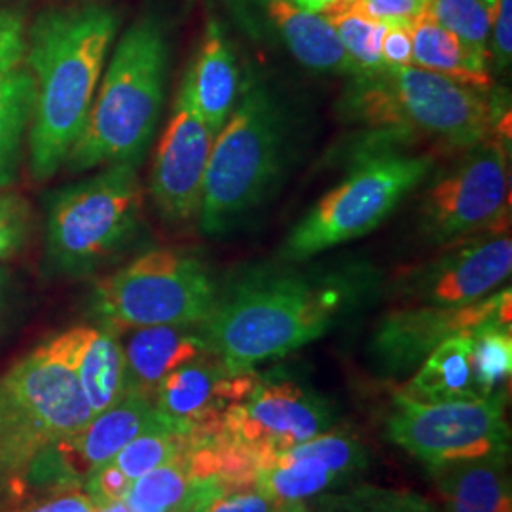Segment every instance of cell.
Listing matches in <instances>:
<instances>
[{"label": "cell", "instance_id": "2", "mask_svg": "<svg viewBox=\"0 0 512 512\" xmlns=\"http://www.w3.org/2000/svg\"><path fill=\"white\" fill-rule=\"evenodd\" d=\"M116 10L97 0L46 8L29 23L25 69L33 80L29 171L50 181L88 122L118 33Z\"/></svg>", "mask_w": 512, "mask_h": 512}, {"label": "cell", "instance_id": "18", "mask_svg": "<svg viewBox=\"0 0 512 512\" xmlns=\"http://www.w3.org/2000/svg\"><path fill=\"white\" fill-rule=\"evenodd\" d=\"M124 366L126 393L152 399L158 385L175 368L213 353L200 325H162L118 332Z\"/></svg>", "mask_w": 512, "mask_h": 512}, {"label": "cell", "instance_id": "17", "mask_svg": "<svg viewBox=\"0 0 512 512\" xmlns=\"http://www.w3.org/2000/svg\"><path fill=\"white\" fill-rule=\"evenodd\" d=\"M370 465L365 442L332 427L281 454L255 461V488L268 499H313L346 486Z\"/></svg>", "mask_w": 512, "mask_h": 512}, {"label": "cell", "instance_id": "20", "mask_svg": "<svg viewBox=\"0 0 512 512\" xmlns=\"http://www.w3.org/2000/svg\"><path fill=\"white\" fill-rule=\"evenodd\" d=\"M196 107L217 135L236 107L243 76L232 44L217 21H209L200 50L188 67Z\"/></svg>", "mask_w": 512, "mask_h": 512}, {"label": "cell", "instance_id": "29", "mask_svg": "<svg viewBox=\"0 0 512 512\" xmlns=\"http://www.w3.org/2000/svg\"><path fill=\"white\" fill-rule=\"evenodd\" d=\"M184 450L177 458L135 480L126 497L128 505L154 512L181 511L196 484L190 475Z\"/></svg>", "mask_w": 512, "mask_h": 512}, {"label": "cell", "instance_id": "16", "mask_svg": "<svg viewBox=\"0 0 512 512\" xmlns=\"http://www.w3.org/2000/svg\"><path fill=\"white\" fill-rule=\"evenodd\" d=\"M258 372L232 370L215 353L202 355L169 372L158 385L152 403L158 418L190 440L220 433L226 414L243 403L256 384Z\"/></svg>", "mask_w": 512, "mask_h": 512}, {"label": "cell", "instance_id": "31", "mask_svg": "<svg viewBox=\"0 0 512 512\" xmlns=\"http://www.w3.org/2000/svg\"><path fill=\"white\" fill-rule=\"evenodd\" d=\"M190 439L186 435L177 433L164 421L158 418L154 425L143 431L139 437L126 444L116 458L110 459L131 482L139 480L141 476L158 469L167 461L177 458Z\"/></svg>", "mask_w": 512, "mask_h": 512}, {"label": "cell", "instance_id": "15", "mask_svg": "<svg viewBox=\"0 0 512 512\" xmlns=\"http://www.w3.org/2000/svg\"><path fill=\"white\" fill-rule=\"evenodd\" d=\"M215 137L196 107L190 76L184 73L171 118L154 154L148 184L152 205L165 222L188 224L198 220Z\"/></svg>", "mask_w": 512, "mask_h": 512}, {"label": "cell", "instance_id": "9", "mask_svg": "<svg viewBox=\"0 0 512 512\" xmlns=\"http://www.w3.org/2000/svg\"><path fill=\"white\" fill-rule=\"evenodd\" d=\"M217 294L219 283L200 256L160 247L103 275L90 294V313L114 332L200 325L213 313Z\"/></svg>", "mask_w": 512, "mask_h": 512}, {"label": "cell", "instance_id": "25", "mask_svg": "<svg viewBox=\"0 0 512 512\" xmlns=\"http://www.w3.org/2000/svg\"><path fill=\"white\" fill-rule=\"evenodd\" d=\"M33 110V80L25 65L0 84V188L18 181Z\"/></svg>", "mask_w": 512, "mask_h": 512}, {"label": "cell", "instance_id": "32", "mask_svg": "<svg viewBox=\"0 0 512 512\" xmlns=\"http://www.w3.org/2000/svg\"><path fill=\"white\" fill-rule=\"evenodd\" d=\"M272 499L255 486H234L219 478L198 480L179 512H270Z\"/></svg>", "mask_w": 512, "mask_h": 512}, {"label": "cell", "instance_id": "8", "mask_svg": "<svg viewBox=\"0 0 512 512\" xmlns=\"http://www.w3.org/2000/svg\"><path fill=\"white\" fill-rule=\"evenodd\" d=\"M92 418L67 330L38 344L0 376V429L21 482L46 446L78 433Z\"/></svg>", "mask_w": 512, "mask_h": 512}, {"label": "cell", "instance_id": "26", "mask_svg": "<svg viewBox=\"0 0 512 512\" xmlns=\"http://www.w3.org/2000/svg\"><path fill=\"white\" fill-rule=\"evenodd\" d=\"M319 14L329 21L359 76L384 69L380 48L385 23L368 10L365 0H334Z\"/></svg>", "mask_w": 512, "mask_h": 512}, {"label": "cell", "instance_id": "38", "mask_svg": "<svg viewBox=\"0 0 512 512\" xmlns=\"http://www.w3.org/2000/svg\"><path fill=\"white\" fill-rule=\"evenodd\" d=\"M368 10L384 23L387 21H410L431 8L435 0H365Z\"/></svg>", "mask_w": 512, "mask_h": 512}, {"label": "cell", "instance_id": "10", "mask_svg": "<svg viewBox=\"0 0 512 512\" xmlns=\"http://www.w3.org/2000/svg\"><path fill=\"white\" fill-rule=\"evenodd\" d=\"M509 143L501 137L476 143L425 179L420 226L429 241L446 245L482 232H509Z\"/></svg>", "mask_w": 512, "mask_h": 512}, {"label": "cell", "instance_id": "7", "mask_svg": "<svg viewBox=\"0 0 512 512\" xmlns=\"http://www.w3.org/2000/svg\"><path fill=\"white\" fill-rule=\"evenodd\" d=\"M437 162L435 150L363 148L348 177L315 203L291 230L279 251L281 260L306 262L370 234L425 183Z\"/></svg>", "mask_w": 512, "mask_h": 512}, {"label": "cell", "instance_id": "24", "mask_svg": "<svg viewBox=\"0 0 512 512\" xmlns=\"http://www.w3.org/2000/svg\"><path fill=\"white\" fill-rule=\"evenodd\" d=\"M418 403H452L482 399L471 365V332L446 338L399 389Z\"/></svg>", "mask_w": 512, "mask_h": 512}, {"label": "cell", "instance_id": "37", "mask_svg": "<svg viewBox=\"0 0 512 512\" xmlns=\"http://www.w3.org/2000/svg\"><path fill=\"white\" fill-rule=\"evenodd\" d=\"M512 59V0H497L492 35H490V63L497 71H507Z\"/></svg>", "mask_w": 512, "mask_h": 512}, {"label": "cell", "instance_id": "42", "mask_svg": "<svg viewBox=\"0 0 512 512\" xmlns=\"http://www.w3.org/2000/svg\"><path fill=\"white\" fill-rule=\"evenodd\" d=\"M270 512H311L310 505L302 499H277Z\"/></svg>", "mask_w": 512, "mask_h": 512}, {"label": "cell", "instance_id": "11", "mask_svg": "<svg viewBox=\"0 0 512 512\" xmlns=\"http://www.w3.org/2000/svg\"><path fill=\"white\" fill-rule=\"evenodd\" d=\"M507 397L418 403L399 389L384 421L385 437L425 469L476 459L511 458Z\"/></svg>", "mask_w": 512, "mask_h": 512}, {"label": "cell", "instance_id": "43", "mask_svg": "<svg viewBox=\"0 0 512 512\" xmlns=\"http://www.w3.org/2000/svg\"><path fill=\"white\" fill-rule=\"evenodd\" d=\"M291 2H294L298 8L306 10V12L319 14V12H323V10L329 6L330 2H334V0H291Z\"/></svg>", "mask_w": 512, "mask_h": 512}, {"label": "cell", "instance_id": "33", "mask_svg": "<svg viewBox=\"0 0 512 512\" xmlns=\"http://www.w3.org/2000/svg\"><path fill=\"white\" fill-rule=\"evenodd\" d=\"M33 211L29 202L12 188H0V262L14 260L29 243Z\"/></svg>", "mask_w": 512, "mask_h": 512}, {"label": "cell", "instance_id": "6", "mask_svg": "<svg viewBox=\"0 0 512 512\" xmlns=\"http://www.w3.org/2000/svg\"><path fill=\"white\" fill-rule=\"evenodd\" d=\"M44 213V256L54 274L86 277L107 268L139 241L145 226L139 165L99 167L50 194Z\"/></svg>", "mask_w": 512, "mask_h": 512}, {"label": "cell", "instance_id": "36", "mask_svg": "<svg viewBox=\"0 0 512 512\" xmlns=\"http://www.w3.org/2000/svg\"><path fill=\"white\" fill-rule=\"evenodd\" d=\"M410 21H387L385 23L380 54H382V65L387 71L406 69V67L414 65Z\"/></svg>", "mask_w": 512, "mask_h": 512}, {"label": "cell", "instance_id": "13", "mask_svg": "<svg viewBox=\"0 0 512 512\" xmlns=\"http://www.w3.org/2000/svg\"><path fill=\"white\" fill-rule=\"evenodd\" d=\"M512 272L509 232H482L444 245L440 255L404 268L389 283L399 306L461 308L499 291Z\"/></svg>", "mask_w": 512, "mask_h": 512}, {"label": "cell", "instance_id": "28", "mask_svg": "<svg viewBox=\"0 0 512 512\" xmlns=\"http://www.w3.org/2000/svg\"><path fill=\"white\" fill-rule=\"evenodd\" d=\"M311 512H439L423 495L403 488L357 484L313 497Z\"/></svg>", "mask_w": 512, "mask_h": 512}, {"label": "cell", "instance_id": "4", "mask_svg": "<svg viewBox=\"0 0 512 512\" xmlns=\"http://www.w3.org/2000/svg\"><path fill=\"white\" fill-rule=\"evenodd\" d=\"M169 38L162 21L129 25L105 67L92 110L69 158L71 173L105 165H141L164 110Z\"/></svg>", "mask_w": 512, "mask_h": 512}, {"label": "cell", "instance_id": "23", "mask_svg": "<svg viewBox=\"0 0 512 512\" xmlns=\"http://www.w3.org/2000/svg\"><path fill=\"white\" fill-rule=\"evenodd\" d=\"M414 65L448 76L476 90H494L488 59L471 52L454 33L444 29L431 10H423L410 21Z\"/></svg>", "mask_w": 512, "mask_h": 512}, {"label": "cell", "instance_id": "39", "mask_svg": "<svg viewBox=\"0 0 512 512\" xmlns=\"http://www.w3.org/2000/svg\"><path fill=\"white\" fill-rule=\"evenodd\" d=\"M19 512H95V505L84 490L52 494L48 499Z\"/></svg>", "mask_w": 512, "mask_h": 512}, {"label": "cell", "instance_id": "1", "mask_svg": "<svg viewBox=\"0 0 512 512\" xmlns=\"http://www.w3.org/2000/svg\"><path fill=\"white\" fill-rule=\"evenodd\" d=\"M382 285L368 262L249 266L219 285L203 332L224 365L253 370L323 338L368 306Z\"/></svg>", "mask_w": 512, "mask_h": 512}, {"label": "cell", "instance_id": "40", "mask_svg": "<svg viewBox=\"0 0 512 512\" xmlns=\"http://www.w3.org/2000/svg\"><path fill=\"white\" fill-rule=\"evenodd\" d=\"M19 494H23V484L18 471L12 465L6 440L0 429V503H4L6 499L18 497Z\"/></svg>", "mask_w": 512, "mask_h": 512}, {"label": "cell", "instance_id": "12", "mask_svg": "<svg viewBox=\"0 0 512 512\" xmlns=\"http://www.w3.org/2000/svg\"><path fill=\"white\" fill-rule=\"evenodd\" d=\"M336 427V408L310 385L279 370L258 374L243 403L224 418L220 435L253 458L281 454Z\"/></svg>", "mask_w": 512, "mask_h": 512}, {"label": "cell", "instance_id": "19", "mask_svg": "<svg viewBox=\"0 0 512 512\" xmlns=\"http://www.w3.org/2000/svg\"><path fill=\"white\" fill-rule=\"evenodd\" d=\"M264 16L294 59L315 73L359 76L329 21L298 8L291 0H264Z\"/></svg>", "mask_w": 512, "mask_h": 512}, {"label": "cell", "instance_id": "5", "mask_svg": "<svg viewBox=\"0 0 512 512\" xmlns=\"http://www.w3.org/2000/svg\"><path fill=\"white\" fill-rule=\"evenodd\" d=\"M291 152L289 116L274 90L255 74L213 143L198 222L207 238L234 232L277 188Z\"/></svg>", "mask_w": 512, "mask_h": 512}, {"label": "cell", "instance_id": "41", "mask_svg": "<svg viewBox=\"0 0 512 512\" xmlns=\"http://www.w3.org/2000/svg\"><path fill=\"white\" fill-rule=\"evenodd\" d=\"M14 289H16L14 275H12L10 268L4 262H0V325L6 319L10 308H12Z\"/></svg>", "mask_w": 512, "mask_h": 512}, {"label": "cell", "instance_id": "27", "mask_svg": "<svg viewBox=\"0 0 512 512\" xmlns=\"http://www.w3.org/2000/svg\"><path fill=\"white\" fill-rule=\"evenodd\" d=\"M471 365L482 399L507 397L512 376V325L490 321L471 332Z\"/></svg>", "mask_w": 512, "mask_h": 512}, {"label": "cell", "instance_id": "3", "mask_svg": "<svg viewBox=\"0 0 512 512\" xmlns=\"http://www.w3.org/2000/svg\"><path fill=\"white\" fill-rule=\"evenodd\" d=\"M344 99L349 116L372 131L370 147L429 141L452 156L511 131L503 92H482L416 65L353 76Z\"/></svg>", "mask_w": 512, "mask_h": 512}, {"label": "cell", "instance_id": "21", "mask_svg": "<svg viewBox=\"0 0 512 512\" xmlns=\"http://www.w3.org/2000/svg\"><path fill=\"white\" fill-rule=\"evenodd\" d=\"M76 376L93 416L126 395V366L118 332L107 327L67 330Z\"/></svg>", "mask_w": 512, "mask_h": 512}, {"label": "cell", "instance_id": "30", "mask_svg": "<svg viewBox=\"0 0 512 512\" xmlns=\"http://www.w3.org/2000/svg\"><path fill=\"white\" fill-rule=\"evenodd\" d=\"M497 0H435L431 14L444 29L490 63V35Z\"/></svg>", "mask_w": 512, "mask_h": 512}, {"label": "cell", "instance_id": "14", "mask_svg": "<svg viewBox=\"0 0 512 512\" xmlns=\"http://www.w3.org/2000/svg\"><path fill=\"white\" fill-rule=\"evenodd\" d=\"M490 321L512 325L511 287L461 308H393L376 323L368 355L384 378H399L414 372L446 338L473 332Z\"/></svg>", "mask_w": 512, "mask_h": 512}, {"label": "cell", "instance_id": "34", "mask_svg": "<svg viewBox=\"0 0 512 512\" xmlns=\"http://www.w3.org/2000/svg\"><path fill=\"white\" fill-rule=\"evenodd\" d=\"M29 21L21 8L0 6V84L25 65Z\"/></svg>", "mask_w": 512, "mask_h": 512}, {"label": "cell", "instance_id": "22", "mask_svg": "<svg viewBox=\"0 0 512 512\" xmlns=\"http://www.w3.org/2000/svg\"><path fill=\"white\" fill-rule=\"evenodd\" d=\"M446 512H512L509 458L427 467Z\"/></svg>", "mask_w": 512, "mask_h": 512}, {"label": "cell", "instance_id": "35", "mask_svg": "<svg viewBox=\"0 0 512 512\" xmlns=\"http://www.w3.org/2000/svg\"><path fill=\"white\" fill-rule=\"evenodd\" d=\"M133 482L124 475L112 461L95 469L84 482V494L92 499L95 505L124 501L128 497Z\"/></svg>", "mask_w": 512, "mask_h": 512}]
</instances>
